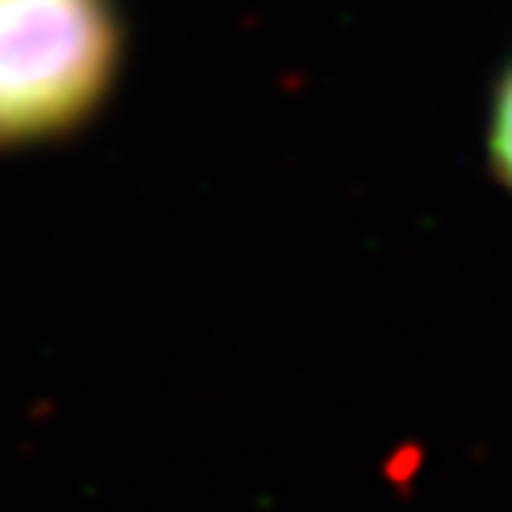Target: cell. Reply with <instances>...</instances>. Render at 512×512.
Instances as JSON below:
<instances>
[{"instance_id":"cell-1","label":"cell","mask_w":512,"mask_h":512,"mask_svg":"<svg viewBox=\"0 0 512 512\" xmlns=\"http://www.w3.org/2000/svg\"><path fill=\"white\" fill-rule=\"evenodd\" d=\"M109 0H0V146L69 134L113 85Z\"/></svg>"},{"instance_id":"cell-2","label":"cell","mask_w":512,"mask_h":512,"mask_svg":"<svg viewBox=\"0 0 512 512\" xmlns=\"http://www.w3.org/2000/svg\"><path fill=\"white\" fill-rule=\"evenodd\" d=\"M492 158H496L500 178L512 186V69H508V77L500 81V93H496V113H492Z\"/></svg>"}]
</instances>
